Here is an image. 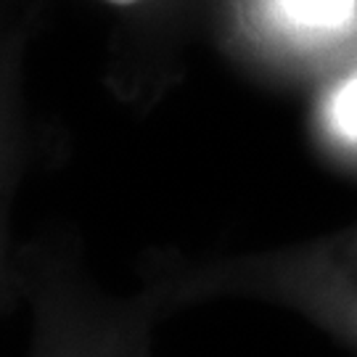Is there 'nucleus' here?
Returning <instances> with one entry per match:
<instances>
[{"label":"nucleus","mask_w":357,"mask_h":357,"mask_svg":"<svg viewBox=\"0 0 357 357\" xmlns=\"http://www.w3.org/2000/svg\"><path fill=\"white\" fill-rule=\"evenodd\" d=\"M283 24L296 32H339L355 22L357 0H273Z\"/></svg>","instance_id":"obj_1"},{"label":"nucleus","mask_w":357,"mask_h":357,"mask_svg":"<svg viewBox=\"0 0 357 357\" xmlns=\"http://www.w3.org/2000/svg\"><path fill=\"white\" fill-rule=\"evenodd\" d=\"M331 125L339 135L357 141V75L347 79L331 98Z\"/></svg>","instance_id":"obj_2"},{"label":"nucleus","mask_w":357,"mask_h":357,"mask_svg":"<svg viewBox=\"0 0 357 357\" xmlns=\"http://www.w3.org/2000/svg\"><path fill=\"white\" fill-rule=\"evenodd\" d=\"M109 3H116V6H130V3H135V0H109Z\"/></svg>","instance_id":"obj_3"}]
</instances>
